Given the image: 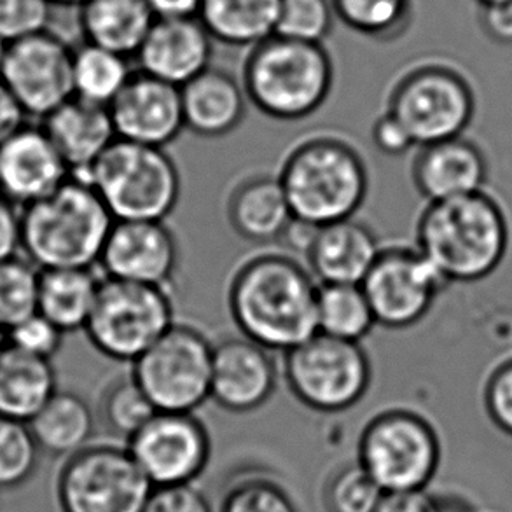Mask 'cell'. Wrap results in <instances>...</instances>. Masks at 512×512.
<instances>
[{"mask_svg": "<svg viewBox=\"0 0 512 512\" xmlns=\"http://www.w3.org/2000/svg\"><path fill=\"white\" fill-rule=\"evenodd\" d=\"M41 270L25 256L0 263V327H11L39 312Z\"/></svg>", "mask_w": 512, "mask_h": 512, "instance_id": "e575fe53", "label": "cell"}, {"mask_svg": "<svg viewBox=\"0 0 512 512\" xmlns=\"http://www.w3.org/2000/svg\"><path fill=\"white\" fill-rule=\"evenodd\" d=\"M156 14L146 0H88L79 7L83 41L135 58L153 28Z\"/></svg>", "mask_w": 512, "mask_h": 512, "instance_id": "484cf974", "label": "cell"}, {"mask_svg": "<svg viewBox=\"0 0 512 512\" xmlns=\"http://www.w3.org/2000/svg\"><path fill=\"white\" fill-rule=\"evenodd\" d=\"M21 252V208L0 194V263Z\"/></svg>", "mask_w": 512, "mask_h": 512, "instance_id": "f6af8a7d", "label": "cell"}, {"mask_svg": "<svg viewBox=\"0 0 512 512\" xmlns=\"http://www.w3.org/2000/svg\"><path fill=\"white\" fill-rule=\"evenodd\" d=\"M294 221L320 228L357 217L371 172L359 144L340 130H313L287 146L277 170Z\"/></svg>", "mask_w": 512, "mask_h": 512, "instance_id": "7a4b0ae2", "label": "cell"}, {"mask_svg": "<svg viewBox=\"0 0 512 512\" xmlns=\"http://www.w3.org/2000/svg\"><path fill=\"white\" fill-rule=\"evenodd\" d=\"M317 294L319 284L306 264L282 247L250 252L226 282V305L238 334L277 355L317 334Z\"/></svg>", "mask_w": 512, "mask_h": 512, "instance_id": "6da1fadb", "label": "cell"}, {"mask_svg": "<svg viewBox=\"0 0 512 512\" xmlns=\"http://www.w3.org/2000/svg\"><path fill=\"white\" fill-rule=\"evenodd\" d=\"M63 338L65 333L62 329H58L39 312L7 331V345L28 355L48 360H53L56 353L60 352Z\"/></svg>", "mask_w": 512, "mask_h": 512, "instance_id": "60d3db41", "label": "cell"}, {"mask_svg": "<svg viewBox=\"0 0 512 512\" xmlns=\"http://www.w3.org/2000/svg\"><path fill=\"white\" fill-rule=\"evenodd\" d=\"M175 322L170 289L104 278L84 333L100 355L133 364Z\"/></svg>", "mask_w": 512, "mask_h": 512, "instance_id": "30bf717a", "label": "cell"}, {"mask_svg": "<svg viewBox=\"0 0 512 512\" xmlns=\"http://www.w3.org/2000/svg\"><path fill=\"white\" fill-rule=\"evenodd\" d=\"M126 446L154 488L194 485L212 457L210 432L196 413L158 411Z\"/></svg>", "mask_w": 512, "mask_h": 512, "instance_id": "9a60e30c", "label": "cell"}, {"mask_svg": "<svg viewBox=\"0 0 512 512\" xmlns=\"http://www.w3.org/2000/svg\"><path fill=\"white\" fill-rule=\"evenodd\" d=\"M376 326L362 285H319L317 333L336 340L362 343Z\"/></svg>", "mask_w": 512, "mask_h": 512, "instance_id": "1f68e13d", "label": "cell"}, {"mask_svg": "<svg viewBox=\"0 0 512 512\" xmlns=\"http://www.w3.org/2000/svg\"><path fill=\"white\" fill-rule=\"evenodd\" d=\"M490 177L486 153L465 135L416 147L411 182L427 203L485 191Z\"/></svg>", "mask_w": 512, "mask_h": 512, "instance_id": "603a6c76", "label": "cell"}, {"mask_svg": "<svg viewBox=\"0 0 512 512\" xmlns=\"http://www.w3.org/2000/svg\"><path fill=\"white\" fill-rule=\"evenodd\" d=\"M142 512H217L194 485L154 488Z\"/></svg>", "mask_w": 512, "mask_h": 512, "instance_id": "7bdbcfd3", "label": "cell"}, {"mask_svg": "<svg viewBox=\"0 0 512 512\" xmlns=\"http://www.w3.org/2000/svg\"><path fill=\"white\" fill-rule=\"evenodd\" d=\"M224 215L236 236L257 247H280L296 222L277 172L266 170L243 173L231 182Z\"/></svg>", "mask_w": 512, "mask_h": 512, "instance_id": "ffe728a7", "label": "cell"}, {"mask_svg": "<svg viewBox=\"0 0 512 512\" xmlns=\"http://www.w3.org/2000/svg\"><path fill=\"white\" fill-rule=\"evenodd\" d=\"M130 58L84 42L74 48L72 84L74 97L90 104L109 105L132 79Z\"/></svg>", "mask_w": 512, "mask_h": 512, "instance_id": "4dcf8cb0", "label": "cell"}, {"mask_svg": "<svg viewBox=\"0 0 512 512\" xmlns=\"http://www.w3.org/2000/svg\"><path fill=\"white\" fill-rule=\"evenodd\" d=\"M158 413L130 371L114 374L105 383L95 411L105 432L126 444Z\"/></svg>", "mask_w": 512, "mask_h": 512, "instance_id": "d6a6232c", "label": "cell"}, {"mask_svg": "<svg viewBox=\"0 0 512 512\" xmlns=\"http://www.w3.org/2000/svg\"><path fill=\"white\" fill-rule=\"evenodd\" d=\"M479 27L490 41L512 46V2L479 7Z\"/></svg>", "mask_w": 512, "mask_h": 512, "instance_id": "bcb514c9", "label": "cell"}, {"mask_svg": "<svg viewBox=\"0 0 512 512\" xmlns=\"http://www.w3.org/2000/svg\"><path fill=\"white\" fill-rule=\"evenodd\" d=\"M483 404L490 422L512 437V357L493 367L483 390Z\"/></svg>", "mask_w": 512, "mask_h": 512, "instance_id": "b9f144b4", "label": "cell"}, {"mask_svg": "<svg viewBox=\"0 0 512 512\" xmlns=\"http://www.w3.org/2000/svg\"><path fill=\"white\" fill-rule=\"evenodd\" d=\"M70 175L81 177L118 140L109 107L70 98L41 121Z\"/></svg>", "mask_w": 512, "mask_h": 512, "instance_id": "d4e9b609", "label": "cell"}, {"mask_svg": "<svg viewBox=\"0 0 512 512\" xmlns=\"http://www.w3.org/2000/svg\"><path fill=\"white\" fill-rule=\"evenodd\" d=\"M284 245L301 256L319 285L362 284L383 249L376 231L359 217L320 228L294 222Z\"/></svg>", "mask_w": 512, "mask_h": 512, "instance_id": "2e32d148", "label": "cell"}, {"mask_svg": "<svg viewBox=\"0 0 512 512\" xmlns=\"http://www.w3.org/2000/svg\"><path fill=\"white\" fill-rule=\"evenodd\" d=\"M355 460L383 493L420 492L429 488L439 472L443 444L427 416L392 406L364 423Z\"/></svg>", "mask_w": 512, "mask_h": 512, "instance_id": "ba28073f", "label": "cell"}, {"mask_svg": "<svg viewBox=\"0 0 512 512\" xmlns=\"http://www.w3.org/2000/svg\"><path fill=\"white\" fill-rule=\"evenodd\" d=\"M214 44L198 16L156 18L135 55L137 70L182 88L212 67Z\"/></svg>", "mask_w": 512, "mask_h": 512, "instance_id": "7402d4cb", "label": "cell"}, {"mask_svg": "<svg viewBox=\"0 0 512 512\" xmlns=\"http://www.w3.org/2000/svg\"><path fill=\"white\" fill-rule=\"evenodd\" d=\"M119 140L167 149L186 132L180 88L135 70L109 105Z\"/></svg>", "mask_w": 512, "mask_h": 512, "instance_id": "d6986e66", "label": "cell"}, {"mask_svg": "<svg viewBox=\"0 0 512 512\" xmlns=\"http://www.w3.org/2000/svg\"><path fill=\"white\" fill-rule=\"evenodd\" d=\"M28 425L42 453L69 458L90 446L97 415L81 395L58 390Z\"/></svg>", "mask_w": 512, "mask_h": 512, "instance_id": "f546056e", "label": "cell"}, {"mask_svg": "<svg viewBox=\"0 0 512 512\" xmlns=\"http://www.w3.org/2000/svg\"><path fill=\"white\" fill-rule=\"evenodd\" d=\"M478 6H493V4H506V2H512V0H476Z\"/></svg>", "mask_w": 512, "mask_h": 512, "instance_id": "f5cc1de1", "label": "cell"}, {"mask_svg": "<svg viewBox=\"0 0 512 512\" xmlns=\"http://www.w3.org/2000/svg\"><path fill=\"white\" fill-rule=\"evenodd\" d=\"M180 95L186 132L201 139H222L236 132L250 105L242 79L214 65L182 86Z\"/></svg>", "mask_w": 512, "mask_h": 512, "instance_id": "cb8c5ba5", "label": "cell"}, {"mask_svg": "<svg viewBox=\"0 0 512 512\" xmlns=\"http://www.w3.org/2000/svg\"><path fill=\"white\" fill-rule=\"evenodd\" d=\"M58 392L53 360L6 345L0 352V416L30 423Z\"/></svg>", "mask_w": 512, "mask_h": 512, "instance_id": "4316f807", "label": "cell"}, {"mask_svg": "<svg viewBox=\"0 0 512 512\" xmlns=\"http://www.w3.org/2000/svg\"><path fill=\"white\" fill-rule=\"evenodd\" d=\"M28 116L21 109L13 93L0 81V144L11 139L14 133L27 125Z\"/></svg>", "mask_w": 512, "mask_h": 512, "instance_id": "c3c4849f", "label": "cell"}, {"mask_svg": "<svg viewBox=\"0 0 512 512\" xmlns=\"http://www.w3.org/2000/svg\"><path fill=\"white\" fill-rule=\"evenodd\" d=\"M430 512H479V509L464 495L444 492L432 497Z\"/></svg>", "mask_w": 512, "mask_h": 512, "instance_id": "f907efd6", "label": "cell"}, {"mask_svg": "<svg viewBox=\"0 0 512 512\" xmlns=\"http://www.w3.org/2000/svg\"><path fill=\"white\" fill-rule=\"evenodd\" d=\"M217 512H301V509L282 481L252 472L229 483Z\"/></svg>", "mask_w": 512, "mask_h": 512, "instance_id": "d590c367", "label": "cell"}, {"mask_svg": "<svg viewBox=\"0 0 512 512\" xmlns=\"http://www.w3.org/2000/svg\"><path fill=\"white\" fill-rule=\"evenodd\" d=\"M476 107V91L465 72L443 60H423L395 77L383 111L404 126L415 147H423L462 137Z\"/></svg>", "mask_w": 512, "mask_h": 512, "instance_id": "52a82bcc", "label": "cell"}, {"mask_svg": "<svg viewBox=\"0 0 512 512\" xmlns=\"http://www.w3.org/2000/svg\"><path fill=\"white\" fill-rule=\"evenodd\" d=\"M511 228L506 210L488 191L432 201L415 228V247L446 284H474L506 259Z\"/></svg>", "mask_w": 512, "mask_h": 512, "instance_id": "3957f363", "label": "cell"}, {"mask_svg": "<svg viewBox=\"0 0 512 512\" xmlns=\"http://www.w3.org/2000/svg\"><path fill=\"white\" fill-rule=\"evenodd\" d=\"M153 490L128 446L116 441L67 458L56 483L62 512H142Z\"/></svg>", "mask_w": 512, "mask_h": 512, "instance_id": "7c38bea8", "label": "cell"}, {"mask_svg": "<svg viewBox=\"0 0 512 512\" xmlns=\"http://www.w3.org/2000/svg\"><path fill=\"white\" fill-rule=\"evenodd\" d=\"M98 268L42 270L39 280V313L63 333L84 331L102 285Z\"/></svg>", "mask_w": 512, "mask_h": 512, "instance_id": "83f0119b", "label": "cell"}, {"mask_svg": "<svg viewBox=\"0 0 512 512\" xmlns=\"http://www.w3.org/2000/svg\"><path fill=\"white\" fill-rule=\"evenodd\" d=\"M7 345V331L4 327H0V352L6 348Z\"/></svg>", "mask_w": 512, "mask_h": 512, "instance_id": "db71d44e", "label": "cell"}, {"mask_svg": "<svg viewBox=\"0 0 512 512\" xmlns=\"http://www.w3.org/2000/svg\"><path fill=\"white\" fill-rule=\"evenodd\" d=\"M432 497L429 490L383 493L374 512H430Z\"/></svg>", "mask_w": 512, "mask_h": 512, "instance_id": "7dc6e473", "label": "cell"}, {"mask_svg": "<svg viewBox=\"0 0 512 512\" xmlns=\"http://www.w3.org/2000/svg\"><path fill=\"white\" fill-rule=\"evenodd\" d=\"M53 6H65V7H81L86 4L88 0H49Z\"/></svg>", "mask_w": 512, "mask_h": 512, "instance_id": "816d5d0a", "label": "cell"}, {"mask_svg": "<svg viewBox=\"0 0 512 512\" xmlns=\"http://www.w3.org/2000/svg\"><path fill=\"white\" fill-rule=\"evenodd\" d=\"M371 139L373 146L390 158H401L416 149L404 126L387 111H381L380 116L374 121Z\"/></svg>", "mask_w": 512, "mask_h": 512, "instance_id": "ee69618b", "label": "cell"}, {"mask_svg": "<svg viewBox=\"0 0 512 512\" xmlns=\"http://www.w3.org/2000/svg\"><path fill=\"white\" fill-rule=\"evenodd\" d=\"M7 44L0 41V70H2V63H4V56H6Z\"/></svg>", "mask_w": 512, "mask_h": 512, "instance_id": "11a10c76", "label": "cell"}, {"mask_svg": "<svg viewBox=\"0 0 512 512\" xmlns=\"http://www.w3.org/2000/svg\"><path fill=\"white\" fill-rule=\"evenodd\" d=\"M333 0H282L277 35L294 41L324 44L334 28Z\"/></svg>", "mask_w": 512, "mask_h": 512, "instance_id": "f35d334b", "label": "cell"}, {"mask_svg": "<svg viewBox=\"0 0 512 512\" xmlns=\"http://www.w3.org/2000/svg\"><path fill=\"white\" fill-rule=\"evenodd\" d=\"M381 497L383 490L357 460L338 465L322 492L327 512H374Z\"/></svg>", "mask_w": 512, "mask_h": 512, "instance_id": "74e56055", "label": "cell"}, {"mask_svg": "<svg viewBox=\"0 0 512 512\" xmlns=\"http://www.w3.org/2000/svg\"><path fill=\"white\" fill-rule=\"evenodd\" d=\"M240 79L250 105L263 116L298 123L312 118L331 97L333 56L324 44L273 35L249 49Z\"/></svg>", "mask_w": 512, "mask_h": 512, "instance_id": "5b68a950", "label": "cell"}, {"mask_svg": "<svg viewBox=\"0 0 512 512\" xmlns=\"http://www.w3.org/2000/svg\"><path fill=\"white\" fill-rule=\"evenodd\" d=\"M336 18L357 34L392 41L413 18L415 0H333Z\"/></svg>", "mask_w": 512, "mask_h": 512, "instance_id": "836d02e7", "label": "cell"}, {"mask_svg": "<svg viewBox=\"0 0 512 512\" xmlns=\"http://www.w3.org/2000/svg\"><path fill=\"white\" fill-rule=\"evenodd\" d=\"M282 0H201L203 27L215 42L231 48H256L277 35Z\"/></svg>", "mask_w": 512, "mask_h": 512, "instance_id": "f1b7e54d", "label": "cell"}, {"mask_svg": "<svg viewBox=\"0 0 512 512\" xmlns=\"http://www.w3.org/2000/svg\"><path fill=\"white\" fill-rule=\"evenodd\" d=\"M74 48L51 30L9 44L0 81L13 93L28 118H48L74 98Z\"/></svg>", "mask_w": 512, "mask_h": 512, "instance_id": "5bb4252c", "label": "cell"}, {"mask_svg": "<svg viewBox=\"0 0 512 512\" xmlns=\"http://www.w3.org/2000/svg\"><path fill=\"white\" fill-rule=\"evenodd\" d=\"M282 378L277 353L242 334L214 341L210 401L233 415L264 408L277 394Z\"/></svg>", "mask_w": 512, "mask_h": 512, "instance_id": "ac0fdd59", "label": "cell"}, {"mask_svg": "<svg viewBox=\"0 0 512 512\" xmlns=\"http://www.w3.org/2000/svg\"><path fill=\"white\" fill-rule=\"evenodd\" d=\"M70 170L41 125H25L0 144V194L27 207L56 191Z\"/></svg>", "mask_w": 512, "mask_h": 512, "instance_id": "44dd1931", "label": "cell"}, {"mask_svg": "<svg viewBox=\"0 0 512 512\" xmlns=\"http://www.w3.org/2000/svg\"><path fill=\"white\" fill-rule=\"evenodd\" d=\"M373 360L362 343L326 334L282 355V380L292 397L320 415H340L355 408L373 385Z\"/></svg>", "mask_w": 512, "mask_h": 512, "instance_id": "9c48e42d", "label": "cell"}, {"mask_svg": "<svg viewBox=\"0 0 512 512\" xmlns=\"http://www.w3.org/2000/svg\"><path fill=\"white\" fill-rule=\"evenodd\" d=\"M41 453L28 423L0 416V490L28 483L37 471Z\"/></svg>", "mask_w": 512, "mask_h": 512, "instance_id": "8d00e7d4", "label": "cell"}, {"mask_svg": "<svg viewBox=\"0 0 512 512\" xmlns=\"http://www.w3.org/2000/svg\"><path fill=\"white\" fill-rule=\"evenodd\" d=\"M179 264V238L167 221H114L98 271L104 278L170 289Z\"/></svg>", "mask_w": 512, "mask_h": 512, "instance_id": "e0dca14e", "label": "cell"}, {"mask_svg": "<svg viewBox=\"0 0 512 512\" xmlns=\"http://www.w3.org/2000/svg\"><path fill=\"white\" fill-rule=\"evenodd\" d=\"M112 224L97 191L70 175L56 191L21 208V252L41 271L98 268Z\"/></svg>", "mask_w": 512, "mask_h": 512, "instance_id": "277c9868", "label": "cell"}, {"mask_svg": "<svg viewBox=\"0 0 512 512\" xmlns=\"http://www.w3.org/2000/svg\"><path fill=\"white\" fill-rule=\"evenodd\" d=\"M156 18H191L200 13L201 0H146Z\"/></svg>", "mask_w": 512, "mask_h": 512, "instance_id": "681fc988", "label": "cell"}, {"mask_svg": "<svg viewBox=\"0 0 512 512\" xmlns=\"http://www.w3.org/2000/svg\"><path fill=\"white\" fill-rule=\"evenodd\" d=\"M214 340L200 327L175 322L130 373L161 413H196L210 401Z\"/></svg>", "mask_w": 512, "mask_h": 512, "instance_id": "8fae6325", "label": "cell"}, {"mask_svg": "<svg viewBox=\"0 0 512 512\" xmlns=\"http://www.w3.org/2000/svg\"><path fill=\"white\" fill-rule=\"evenodd\" d=\"M77 179L97 191L114 221H167L182 193L179 167L167 149L119 139Z\"/></svg>", "mask_w": 512, "mask_h": 512, "instance_id": "8992f818", "label": "cell"}, {"mask_svg": "<svg viewBox=\"0 0 512 512\" xmlns=\"http://www.w3.org/2000/svg\"><path fill=\"white\" fill-rule=\"evenodd\" d=\"M53 4L49 0H0V41L13 44L49 30Z\"/></svg>", "mask_w": 512, "mask_h": 512, "instance_id": "ab89813d", "label": "cell"}, {"mask_svg": "<svg viewBox=\"0 0 512 512\" xmlns=\"http://www.w3.org/2000/svg\"><path fill=\"white\" fill-rule=\"evenodd\" d=\"M360 285L376 324L390 331H404L420 324L448 287L415 245H383Z\"/></svg>", "mask_w": 512, "mask_h": 512, "instance_id": "4fadbf2b", "label": "cell"}]
</instances>
